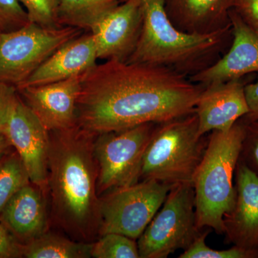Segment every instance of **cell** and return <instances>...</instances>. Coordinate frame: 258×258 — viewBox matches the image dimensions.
<instances>
[{"label":"cell","instance_id":"1","mask_svg":"<svg viewBox=\"0 0 258 258\" xmlns=\"http://www.w3.org/2000/svg\"><path fill=\"white\" fill-rule=\"evenodd\" d=\"M205 86L154 64L108 60L81 76L76 123L97 136L195 112Z\"/></svg>","mask_w":258,"mask_h":258},{"label":"cell","instance_id":"2","mask_svg":"<svg viewBox=\"0 0 258 258\" xmlns=\"http://www.w3.org/2000/svg\"><path fill=\"white\" fill-rule=\"evenodd\" d=\"M48 194L54 224L73 239L99 235L100 197L94 154L96 136L79 125L49 132Z\"/></svg>","mask_w":258,"mask_h":258},{"label":"cell","instance_id":"3","mask_svg":"<svg viewBox=\"0 0 258 258\" xmlns=\"http://www.w3.org/2000/svg\"><path fill=\"white\" fill-rule=\"evenodd\" d=\"M142 26L126 62L166 68L189 78L215 64L230 48L232 25L213 33H187L171 23L164 0H142Z\"/></svg>","mask_w":258,"mask_h":258},{"label":"cell","instance_id":"4","mask_svg":"<svg viewBox=\"0 0 258 258\" xmlns=\"http://www.w3.org/2000/svg\"><path fill=\"white\" fill-rule=\"evenodd\" d=\"M244 133L240 119L229 130L213 131L208 136V147L192 181L199 230L212 229L223 235V217L235 204L233 179Z\"/></svg>","mask_w":258,"mask_h":258},{"label":"cell","instance_id":"5","mask_svg":"<svg viewBox=\"0 0 258 258\" xmlns=\"http://www.w3.org/2000/svg\"><path fill=\"white\" fill-rule=\"evenodd\" d=\"M198 128L195 112L157 123L144 154L140 180L192 184L208 144V137L200 136Z\"/></svg>","mask_w":258,"mask_h":258},{"label":"cell","instance_id":"6","mask_svg":"<svg viewBox=\"0 0 258 258\" xmlns=\"http://www.w3.org/2000/svg\"><path fill=\"white\" fill-rule=\"evenodd\" d=\"M81 35L70 26L46 28L28 23L0 37V82L18 88L64 44Z\"/></svg>","mask_w":258,"mask_h":258},{"label":"cell","instance_id":"7","mask_svg":"<svg viewBox=\"0 0 258 258\" xmlns=\"http://www.w3.org/2000/svg\"><path fill=\"white\" fill-rule=\"evenodd\" d=\"M201 232L197 225L193 185H174L138 239L139 256L166 258L177 249H187Z\"/></svg>","mask_w":258,"mask_h":258},{"label":"cell","instance_id":"8","mask_svg":"<svg viewBox=\"0 0 258 258\" xmlns=\"http://www.w3.org/2000/svg\"><path fill=\"white\" fill-rule=\"evenodd\" d=\"M172 186L155 180H142L103 194L99 198V235L118 233L137 240Z\"/></svg>","mask_w":258,"mask_h":258},{"label":"cell","instance_id":"9","mask_svg":"<svg viewBox=\"0 0 258 258\" xmlns=\"http://www.w3.org/2000/svg\"><path fill=\"white\" fill-rule=\"evenodd\" d=\"M157 124L144 123L96 136L94 154L98 196L139 182L144 154Z\"/></svg>","mask_w":258,"mask_h":258},{"label":"cell","instance_id":"10","mask_svg":"<svg viewBox=\"0 0 258 258\" xmlns=\"http://www.w3.org/2000/svg\"><path fill=\"white\" fill-rule=\"evenodd\" d=\"M3 133L21 158L30 181L47 195L49 132L18 95Z\"/></svg>","mask_w":258,"mask_h":258},{"label":"cell","instance_id":"11","mask_svg":"<svg viewBox=\"0 0 258 258\" xmlns=\"http://www.w3.org/2000/svg\"><path fill=\"white\" fill-rule=\"evenodd\" d=\"M142 20V0H123L110 10L91 31L98 58L126 60L138 41Z\"/></svg>","mask_w":258,"mask_h":258},{"label":"cell","instance_id":"12","mask_svg":"<svg viewBox=\"0 0 258 258\" xmlns=\"http://www.w3.org/2000/svg\"><path fill=\"white\" fill-rule=\"evenodd\" d=\"M229 18L232 31L230 48L215 64L190 77L193 83L206 86L258 72V34L233 10L230 9Z\"/></svg>","mask_w":258,"mask_h":258},{"label":"cell","instance_id":"13","mask_svg":"<svg viewBox=\"0 0 258 258\" xmlns=\"http://www.w3.org/2000/svg\"><path fill=\"white\" fill-rule=\"evenodd\" d=\"M81 76L41 86L19 88L25 103L49 132L77 125L76 105Z\"/></svg>","mask_w":258,"mask_h":258},{"label":"cell","instance_id":"14","mask_svg":"<svg viewBox=\"0 0 258 258\" xmlns=\"http://www.w3.org/2000/svg\"><path fill=\"white\" fill-rule=\"evenodd\" d=\"M246 84L242 78L205 86L195 107L200 136L229 130L248 113Z\"/></svg>","mask_w":258,"mask_h":258},{"label":"cell","instance_id":"15","mask_svg":"<svg viewBox=\"0 0 258 258\" xmlns=\"http://www.w3.org/2000/svg\"><path fill=\"white\" fill-rule=\"evenodd\" d=\"M235 175V201L223 217V235L228 243L258 249V176L240 159Z\"/></svg>","mask_w":258,"mask_h":258},{"label":"cell","instance_id":"16","mask_svg":"<svg viewBox=\"0 0 258 258\" xmlns=\"http://www.w3.org/2000/svg\"><path fill=\"white\" fill-rule=\"evenodd\" d=\"M98 54L91 32L64 44L17 88L41 86L81 76L96 64Z\"/></svg>","mask_w":258,"mask_h":258},{"label":"cell","instance_id":"17","mask_svg":"<svg viewBox=\"0 0 258 258\" xmlns=\"http://www.w3.org/2000/svg\"><path fill=\"white\" fill-rule=\"evenodd\" d=\"M47 194L32 182L15 194L0 212V222L25 244L48 231Z\"/></svg>","mask_w":258,"mask_h":258},{"label":"cell","instance_id":"18","mask_svg":"<svg viewBox=\"0 0 258 258\" xmlns=\"http://www.w3.org/2000/svg\"><path fill=\"white\" fill-rule=\"evenodd\" d=\"M232 0H164L171 23L187 33H213L230 26Z\"/></svg>","mask_w":258,"mask_h":258},{"label":"cell","instance_id":"19","mask_svg":"<svg viewBox=\"0 0 258 258\" xmlns=\"http://www.w3.org/2000/svg\"><path fill=\"white\" fill-rule=\"evenodd\" d=\"M91 242H79L47 231L30 242L20 244L26 258H88Z\"/></svg>","mask_w":258,"mask_h":258},{"label":"cell","instance_id":"20","mask_svg":"<svg viewBox=\"0 0 258 258\" xmlns=\"http://www.w3.org/2000/svg\"><path fill=\"white\" fill-rule=\"evenodd\" d=\"M123 0H60L57 23L90 32Z\"/></svg>","mask_w":258,"mask_h":258},{"label":"cell","instance_id":"21","mask_svg":"<svg viewBox=\"0 0 258 258\" xmlns=\"http://www.w3.org/2000/svg\"><path fill=\"white\" fill-rule=\"evenodd\" d=\"M31 182L26 168L16 151L0 159V212L11 198Z\"/></svg>","mask_w":258,"mask_h":258},{"label":"cell","instance_id":"22","mask_svg":"<svg viewBox=\"0 0 258 258\" xmlns=\"http://www.w3.org/2000/svg\"><path fill=\"white\" fill-rule=\"evenodd\" d=\"M91 257L94 258H139L135 240L118 233H108L91 242Z\"/></svg>","mask_w":258,"mask_h":258},{"label":"cell","instance_id":"23","mask_svg":"<svg viewBox=\"0 0 258 258\" xmlns=\"http://www.w3.org/2000/svg\"><path fill=\"white\" fill-rule=\"evenodd\" d=\"M211 229L202 230L192 244L180 254L179 258H258V249H249L234 245L227 249L210 248L206 238Z\"/></svg>","mask_w":258,"mask_h":258},{"label":"cell","instance_id":"24","mask_svg":"<svg viewBox=\"0 0 258 258\" xmlns=\"http://www.w3.org/2000/svg\"><path fill=\"white\" fill-rule=\"evenodd\" d=\"M27 12L29 20L46 28H55L60 0H18Z\"/></svg>","mask_w":258,"mask_h":258},{"label":"cell","instance_id":"25","mask_svg":"<svg viewBox=\"0 0 258 258\" xmlns=\"http://www.w3.org/2000/svg\"><path fill=\"white\" fill-rule=\"evenodd\" d=\"M30 23L18 0H0V32L13 31Z\"/></svg>","mask_w":258,"mask_h":258},{"label":"cell","instance_id":"26","mask_svg":"<svg viewBox=\"0 0 258 258\" xmlns=\"http://www.w3.org/2000/svg\"><path fill=\"white\" fill-rule=\"evenodd\" d=\"M242 121L244 133L240 159L258 176V120Z\"/></svg>","mask_w":258,"mask_h":258},{"label":"cell","instance_id":"27","mask_svg":"<svg viewBox=\"0 0 258 258\" xmlns=\"http://www.w3.org/2000/svg\"><path fill=\"white\" fill-rule=\"evenodd\" d=\"M231 9L258 34V0H232Z\"/></svg>","mask_w":258,"mask_h":258},{"label":"cell","instance_id":"28","mask_svg":"<svg viewBox=\"0 0 258 258\" xmlns=\"http://www.w3.org/2000/svg\"><path fill=\"white\" fill-rule=\"evenodd\" d=\"M17 90L13 85L0 82V132H3L10 110L18 96Z\"/></svg>","mask_w":258,"mask_h":258},{"label":"cell","instance_id":"29","mask_svg":"<svg viewBox=\"0 0 258 258\" xmlns=\"http://www.w3.org/2000/svg\"><path fill=\"white\" fill-rule=\"evenodd\" d=\"M20 244L0 222V258L23 257Z\"/></svg>","mask_w":258,"mask_h":258},{"label":"cell","instance_id":"30","mask_svg":"<svg viewBox=\"0 0 258 258\" xmlns=\"http://www.w3.org/2000/svg\"><path fill=\"white\" fill-rule=\"evenodd\" d=\"M244 93L249 111L244 117L241 118V119L244 122L258 120V76L257 81L245 85Z\"/></svg>","mask_w":258,"mask_h":258},{"label":"cell","instance_id":"31","mask_svg":"<svg viewBox=\"0 0 258 258\" xmlns=\"http://www.w3.org/2000/svg\"><path fill=\"white\" fill-rule=\"evenodd\" d=\"M10 147L9 141L3 132H0V159L8 152Z\"/></svg>","mask_w":258,"mask_h":258},{"label":"cell","instance_id":"32","mask_svg":"<svg viewBox=\"0 0 258 258\" xmlns=\"http://www.w3.org/2000/svg\"><path fill=\"white\" fill-rule=\"evenodd\" d=\"M1 33H2V32H0V37H1Z\"/></svg>","mask_w":258,"mask_h":258}]
</instances>
